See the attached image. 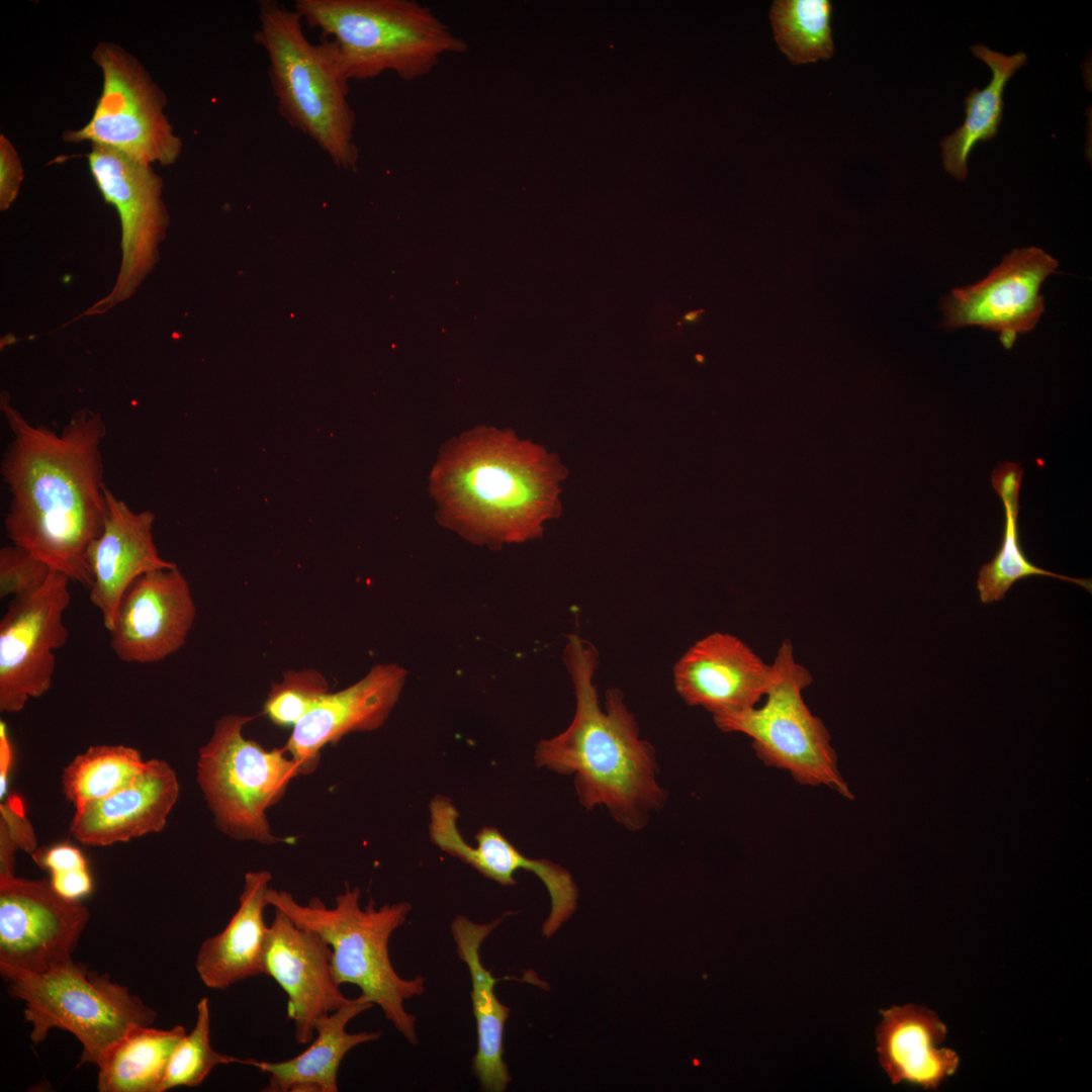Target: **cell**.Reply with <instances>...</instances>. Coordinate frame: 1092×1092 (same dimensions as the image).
<instances>
[{
  "label": "cell",
  "mask_w": 1092,
  "mask_h": 1092,
  "mask_svg": "<svg viewBox=\"0 0 1092 1092\" xmlns=\"http://www.w3.org/2000/svg\"><path fill=\"white\" fill-rule=\"evenodd\" d=\"M0 411L12 436L0 465L10 494L4 519L8 538L71 581L90 587L86 552L108 512L101 414L80 408L57 433L28 422L7 393L0 396Z\"/></svg>",
  "instance_id": "obj_1"
},
{
  "label": "cell",
  "mask_w": 1092,
  "mask_h": 1092,
  "mask_svg": "<svg viewBox=\"0 0 1092 1092\" xmlns=\"http://www.w3.org/2000/svg\"><path fill=\"white\" fill-rule=\"evenodd\" d=\"M567 471L555 454L509 429L473 428L447 442L430 474L438 522L498 549L542 535L561 511Z\"/></svg>",
  "instance_id": "obj_2"
},
{
  "label": "cell",
  "mask_w": 1092,
  "mask_h": 1092,
  "mask_svg": "<svg viewBox=\"0 0 1092 1092\" xmlns=\"http://www.w3.org/2000/svg\"><path fill=\"white\" fill-rule=\"evenodd\" d=\"M598 658L590 642L568 636L563 661L574 688V716L564 731L537 744L534 760L539 767L573 775L581 806L590 810L604 805L617 822L635 831L647 824L667 795L658 783L655 749L640 738L622 692L608 690L601 707L594 684Z\"/></svg>",
  "instance_id": "obj_3"
},
{
  "label": "cell",
  "mask_w": 1092,
  "mask_h": 1092,
  "mask_svg": "<svg viewBox=\"0 0 1092 1092\" xmlns=\"http://www.w3.org/2000/svg\"><path fill=\"white\" fill-rule=\"evenodd\" d=\"M300 14L275 0L259 3L256 43L268 59L271 88L280 115L312 140L341 169L354 170L356 114L349 82L334 43L311 42Z\"/></svg>",
  "instance_id": "obj_4"
},
{
  "label": "cell",
  "mask_w": 1092,
  "mask_h": 1092,
  "mask_svg": "<svg viewBox=\"0 0 1092 1092\" xmlns=\"http://www.w3.org/2000/svg\"><path fill=\"white\" fill-rule=\"evenodd\" d=\"M294 9L334 43L350 81L386 72L412 81L429 74L444 56L468 49L428 6L414 0H297Z\"/></svg>",
  "instance_id": "obj_5"
},
{
  "label": "cell",
  "mask_w": 1092,
  "mask_h": 1092,
  "mask_svg": "<svg viewBox=\"0 0 1092 1092\" xmlns=\"http://www.w3.org/2000/svg\"><path fill=\"white\" fill-rule=\"evenodd\" d=\"M360 895L358 887L346 885L334 907H327L316 897L302 905L291 893L272 888L266 898L268 905L327 941L331 947V972L340 986H357L363 1000L378 1005L397 1031L417 1044L416 1016L405 1010L404 1001L423 994L426 980L422 976L401 978L388 951L389 938L405 922L412 905L400 901L377 908L370 900L362 908Z\"/></svg>",
  "instance_id": "obj_6"
},
{
  "label": "cell",
  "mask_w": 1092,
  "mask_h": 1092,
  "mask_svg": "<svg viewBox=\"0 0 1092 1092\" xmlns=\"http://www.w3.org/2000/svg\"><path fill=\"white\" fill-rule=\"evenodd\" d=\"M8 994L25 1004L30 1040L43 1041L52 1028L71 1032L82 1044L79 1065H100L131 1029L148 1026L157 1012L109 975L73 960L46 972L0 970Z\"/></svg>",
  "instance_id": "obj_7"
},
{
  "label": "cell",
  "mask_w": 1092,
  "mask_h": 1092,
  "mask_svg": "<svg viewBox=\"0 0 1092 1092\" xmlns=\"http://www.w3.org/2000/svg\"><path fill=\"white\" fill-rule=\"evenodd\" d=\"M254 718L229 714L215 722L198 750L196 780L223 834L260 844L289 843L271 831L267 810L283 798L298 766L284 747L268 750L244 736Z\"/></svg>",
  "instance_id": "obj_8"
},
{
  "label": "cell",
  "mask_w": 1092,
  "mask_h": 1092,
  "mask_svg": "<svg viewBox=\"0 0 1092 1092\" xmlns=\"http://www.w3.org/2000/svg\"><path fill=\"white\" fill-rule=\"evenodd\" d=\"M772 664L776 680L764 704L713 717L715 724L723 732L750 737L756 756L765 765L789 771L800 785L826 787L852 800L853 794L839 771L830 734L802 697L812 675L795 660L788 639L780 646Z\"/></svg>",
  "instance_id": "obj_9"
},
{
  "label": "cell",
  "mask_w": 1092,
  "mask_h": 1092,
  "mask_svg": "<svg viewBox=\"0 0 1092 1092\" xmlns=\"http://www.w3.org/2000/svg\"><path fill=\"white\" fill-rule=\"evenodd\" d=\"M92 59L102 73V90L90 120L67 130V143L90 142L152 165H173L182 140L164 113L167 98L138 59L119 44L101 41Z\"/></svg>",
  "instance_id": "obj_10"
},
{
  "label": "cell",
  "mask_w": 1092,
  "mask_h": 1092,
  "mask_svg": "<svg viewBox=\"0 0 1092 1092\" xmlns=\"http://www.w3.org/2000/svg\"><path fill=\"white\" fill-rule=\"evenodd\" d=\"M87 160L100 194L115 208L121 228V261L115 284L84 313L95 315L127 300L153 271L166 238L169 213L162 199L163 180L152 165L96 144H91Z\"/></svg>",
  "instance_id": "obj_11"
},
{
  "label": "cell",
  "mask_w": 1092,
  "mask_h": 1092,
  "mask_svg": "<svg viewBox=\"0 0 1092 1092\" xmlns=\"http://www.w3.org/2000/svg\"><path fill=\"white\" fill-rule=\"evenodd\" d=\"M71 579L53 570L35 592L11 598L0 621V711L17 713L52 687L55 651L68 641Z\"/></svg>",
  "instance_id": "obj_12"
},
{
  "label": "cell",
  "mask_w": 1092,
  "mask_h": 1092,
  "mask_svg": "<svg viewBox=\"0 0 1092 1092\" xmlns=\"http://www.w3.org/2000/svg\"><path fill=\"white\" fill-rule=\"evenodd\" d=\"M89 919L50 880L0 877V970L40 973L67 963Z\"/></svg>",
  "instance_id": "obj_13"
},
{
  "label": "cell",
  "mask_w": 1092,
  "mask_h": 1092,
  "mask_svg": "<svg viewBox=\"0 0 1092 1092\" xmlns=\"http://www.w3.org/2000/svg\"><path fill=\"white\" fill-rule=\"evenodd\" d=\"M1058 261L1035 247L1013 250L976 284L953 289L942 299L943 327L979 326L999 334L1011 349L1019 334L1034 329L1044 310L1040 287Z\"/></svg>",
  "instance_id": "obj_14"
},
{
  "label": "cell",
  "mask_w": 1092,
  "mask_h": 1092,
  "mask_svg": "<svg viewBox=\"0 0 1092 1092\" xmlns=\"http://www.w3.org/2000/svg\"><path fill=\"white\" fill-rule=\"evenodd\" d=\"M195 616L189 583L176 565L147 572L121 599L110 647L126 663L163 661L183 647Z\"/></svg>",
  "instance_id": "obj_15"
},
{
  "label": "cell",
  "mask_w": 1092,
  "mask_h": 1092,
  "mask_svg": "<svg viewBox=\"0 0 1092 1092\" xmlns=\"http://www.w3.org/2000/svg\"><path fill=\"white\" fill-rule=\"evenodd\" d=\"M331 947L316 932L296 925L275 909L264 953V975L287 996V1019L294 1038L307 1044L315 1036L316 1020L350 1002L330 967Z\"/></svg>",
  "instance_id": "obj_16"
},
{
  "label": "cell",
  "mask_w": 1092,
  "mask_h": 1092,
  "mask_svg": "<svg viewBox=\"0 0 1092 1092\" xmlns=\"http://www.w3.org/2000/svg\"><path fill=\"white\" fill-rule=\"evenodd\" d=\"M765 663L736 636L714 632L698 640L673 667L677 694L713 717L755 707L776 680Z\"/></svg>",
  "instance_id": "obj_17"
},
{
  "label": "cell",
  "mask_w": 1092,
  "mask_h": 1092,
  "mask_svg": "<svg viewBox=\"0 0 1092 1092\" xmlns=\"http://www.w3.org/2000/svg\"><path fill=\"white\" fill-rule=\"evenodd\" d=\"M429 811V835L441 850L503 886L516 885L514 874L519 870L534 873L543 882L551 902L542 927L544 936H552L574 913L578 890L566 869L548 859L527 857L494 827L478 830L476 846L467 843L457 827L459 812L446 796H434Z\"/></svg>",
  "instance_id": "obj_18"
},
{
  "label": "cell",
  "mask_w": 1092,
  "mask_h": 1092,
  "mask_svg": "<svg viewBox=\"0 0 1092 1092\" xmlns=\"http://www.w3.org/2000/svg\"><path fill=\"white\" fill-rule=\"evenodd\" d=\"M406 675L396 663L377 664L354 685L323 696L292 728L284 746L299 775L315 770L328 744L352 732L381 727L399 699Z\"/></svg>",
  "instance_id": "obj_19"
},
{
  "label": "cell",
  "mask_w": 1092,
  "mask_h": 1092,
  "mask_svg": "<svg viewBox=\"0 0 1092 1092\" xmlns=\"http://www.w3.org/2000/svg\"><path fill=\"white\" fill-rule=\"evenodd\" d=\"M108 512L102 532L88 546L89 599L109 632L121 599L143 574L176 564L164 559L154 540L155 514L135 512L105 488Z\"/></svg>",
  "instance_id": "obj_20"
},
{
  "label": "cell",
  "mask_w": 1092,
  "mask_h": 1092,
  "mask_svg": "<svg viewBox=\"0 0 1092 1092\" xmlns=\"http://www.w3.org/2000/svg\"><path fill=\"white\" fill-rule=\"evenodd\" d=\"M179 794V781L172 766L159 758L146 760L128 784L76 809L70 832L89 846H108L160 832Z\"/></svg>",
  "instance_id": "obj_21"
},
{
  "label": "cell",
  "mask_w": 1092,
  "mask_h": 1092,
  "mask_svg": "<svg viewBox=\"0 0 1092 1092\" xmlns=\"http://www.w3.org/2000/svg\"><path fill=\"white\" fill-rule=\"evenodd\" d=\"M876 1029L879 1062L894 1085L905 1083L937 1090L960 1066L951 1049L939 1048L946 1025L931 1009L906 1004L881 1009Z\"/></svg>",
  "instance_id": "obj_22"
},
{
  "label": "cell",
  "mask_w": 1092,
  "mask_h": 1092,
  "mask_svg": "<svg viewBox=\"0 0 1092 1092\" xmlns=\"http://www.w3.org/2000/svg\"><path fill=\"white\" fill-rule=\"evenodd\" d=\"M268 871L245 875L237 911L219 933L200 945L195 962L199 979L209 989L225 990L248 978L264 974V953L269 926L264 919Z\"/></svg>",
  "instance_id": "obj_23"
},
{
  "label": "cell",
  "mask_w": 1092,
  "mask_h": 1092,
  "mask_svg": "<svg viewBox=\"0 0 1092 1092\" xmlns=\"http://www.w3.org/2000/svg\"><path fill=\"white\" fill-rule=\"evenodd\" d=\"M511 912H506L488 923H475L459 915L450 926L457 954L466 964L471 978L470 995L477 1031L472 1072L482 1090L487 1092H503L512 1081L504 1061V1029L510 1008L497 999L494 986L499 980L482 965L479 950L485 938Z\"/></svg>",
  "instance_id": "obj_24"
},
{
  "label": "cell",
  "mask_w": 1092,
  "mask_h": 1092,
  "mask_svg": "<svg viewBox=\"0 0 1092 1092\" xmlns=\"http://www.w3.org/2000/svg\"><path fill=\"white\" fill-rule=\"evenodd\" d=\"M373 1007L360 996L351 999L315 1022V1036L301 1054L282 1062H259L257 1068L269 1074L265 1092H337L338 1072L343 1058L353 1048L378 1040L382 1032L350 1033L348 1023Z\"/></svg>",
  "instance_id": "obj_25"
},
{
  "label": "cell",
  "mask_w": 1092,
  "mask_h": 1092,
  "mask_svg": "<svg viewBox=\"0 0 1092 1092\" xmlns=\"http://www.w3.org/2000/svg\"><path fill=\"white\" fill-rule=\"evenodd\" d=\"M971 51L990 68L992 78L983 90L973 88L969 92L964 101V123L940 142L943 168L959 181L968 175V160L975 146L997 134L1003 118L1005 87L1027 64L1024 52L1006 56L984 44L973 46Z\"/></svg>",
  "instance_id": "obj_26"
},
{
  "label": "cell",
  "mask_w": 1092,
  "mask_h": 1092,
  "mask_svg": "<svg viewBox=\"0 0 1092 1092\" xmlns=\"http://www.w3.org/2000/svg\"><path fill=\"white\" fill-rule=\"evenodd\" d=\"M1023 470L1016 462L1000 464L991 475V483L1001 498L1005 520L1002 540L993 559L978 572L977 588L984 604L1002 601L1010 587L1020 579L1033 576L1059 578L1078 584L1092 593L1091 578H1076L1041 568L1025 555L1019 535V492Z\"/></svg>",
  "instance_id": "obj_27"
},
{
  "label": "cell",
  "mask_w": 1092,
  "mask_h": 1092,
  "mask_svg": "<svg viewBox=\"0 0 1092 1092\" xmlns=\"http://www.w3.org/2000/svg\"><path fill=\"white\" fill-rule=\"evenodd\" d=\"M183 1025L158 1029L151 1025L131 1029L98 1066L100 1092H157L182 1036Z\"/></svg>",
  "instance_id": "obj_28"
},
{
  "label": "cell",
  "mask_w": 1092,
  "mask_h": 1092,
  "mask_svg": "<svg viewBox=\"0 0 1092 1092\" xmlns=\"http://www.w3.org/2000/svg\"><path fill=\"white\" fill-rule=\"evenodd\" d=\"M141 752L126 745H93L64 768L61 784L75 810L110 796L144 767Z\"/></svg>",
  "instance_id": "obj_29"
},
{
  "label": "cell",
  "mask_w": 1092,
  "mask_h": 1092,
  "mask_svg": "<svg viewBox=\"0 0 1092 1092\" xmlns=\"http://www.w3.org/2000/svg\"><path fill=\"white\" fill-rule=\"evenodd\" d=\"M829 0H776L769 18L775 40L795 65L828 60L834 51Z\"/></svg>",
  "instance_id": "obj_30"
},
{
  "label": "cell",
  "mask_w": 1092,
  "mask_h": 1092,
  "mask_svg": "<svg viewBox=\"0 0 1092 1092\" xmlns=\"http://www.w3.org/2000/svg\"><path fill=\"white\" fill-rule=\"evenodd\" d=\"M258 1063L254 1059H240L212 1049L209 1000L203 997L197 1004L195 1025L177 1043L157 1092L177 1087H197L218 1065L242 1064L257 1068Z\"/></svg>",
  "instance_id": "obj_31"
},
{
  "label": "cell",
  "mask_w": 1092,
  "mask_h": 1092,
  "mask_svg": "<svg viewBox=\"0 0 1092 1092\" xmlns=\"http://www.w3.org/2000/svg\"><path fill=\"white\" fill-rule=\"evenodd\" d=\"M327 678L314 669L289 670L273 684L264 714L277 726L293 728L329 693Z\"/></svg>",
  "instance_id": "obj_32"
},
{
  "label": "cell",
  "mask_w": 1092,
  "mask_h": 1092,
  "mask_svg": "<svg viewBox=\"0 0 1092 1092\" xmlns=\"http://www.w3.org/2000/svg\"><path fill=\"white\" fill-rule=\"evenodd\" d=\"M53 569L40 558L18 545L0 549V598L29 595L41 587Z\"/></svg>",
  "instance_id": "obj_33"
},
{
  "label": "cell",
  "mask_w": 1092,
  "mask_h": 1092,
  "mask_svg": "<svg viewBox=\"0 0 1092 1092\" xmlns=\"http://www.w3.org/2000/svg\"><path fill=\"white\" fill-rule=\"evenodd\" d=\"M0 877L14 875L17 849L34 851L36 839L22 804L11 797L0 805Z\"/></svg>",
  "instance_id": "obj_34"
},
{
  "label": "cell",
  "mask_w": 1092,
  "mask_h": 1092,
  "mask_svg": "<svg viewBox=\"0 0 1092 1092\" xmlns=\"http://www.w3.org/2000/svg\"><path fill=\"white\" fill-rule=\"evenodd\" d=\"M23 180L21 160L12 143L0 134V209L6 210L17 198Z\"/></svg>",
  "instance_id": "obj_35"
},
{
  "label": "cell",
  "mask_w": 1092,
  "mask_h": 1092,
  "mask_svg": "<svg viewBox=\"0 0 1092 1092\" xmlns=\"http://www.w3.org/2000/svg\"><path fill=\"white\" fill-rule=\"evenodd\" d=\"M33 858L51 875L88 869L86 858L80 849L65 843L55 845L37 854L34 853Z\"/></svg>",
  "instance_id": "obj_36"
},
{
  "label": "cell",
  "mask_w": 1092,
  "mask_h": 1092,
  "mask_svg": "<svg viewBox=\"0 0 1092 1092\" xmlns=\"http://www.w3.org/2000/svg\"><path fill=\"white\" fill-rule=\"evenodd\" d=\"M50 882L59 895L73 901H81L91 893L93 888L88 869L64 874H52Z\"/></svg>",
  "instance_id": "obj_37"
},
{
  "label": "cell",
  "mask_w": 1092,
  "mask_h": 1092,
  "mask_svg": "<svg viewBox=\"0 0 1092 1092\" xmlns=\"http://www.w3.org/2000/svg\"><path fill=\"white\" fill-rule=\"evenodd\" d=\"M12 761V745L9 739L7 726L0 722V794L4 796L7 787V776Z\"/></svg>",
  "instance_id": "obj_38"
},
{
  "label": "cell",
  "mask_w": 1092,
  "mask_h": 1092,
  "mask_svg": "<svg viewBox=\"0 0 1092 1092\" xmlns=\"http://www.w3.org/2000/svg\"><path fill=\"white\" fill-rule=\"evenodd\" d=\"M701 313H702V310H700V311H691V312H688V313H687V314L685 315V321H686L687 323H695V322H697V321H698V318H699V316H700V314H701Z\"/></svg>",
  "instance_id": "obj_39"
}]
</instances>
